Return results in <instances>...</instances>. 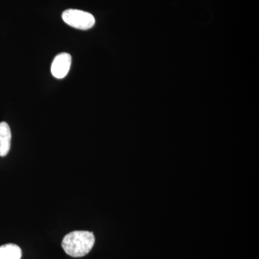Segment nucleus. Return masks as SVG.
<instances>
[{
    "label": "nucleus",
    "instance_id": "nucleus-1",
    "mask_svg": "<svg viewBox=\"0 0 259 259\" xmlns=\"http://www.w3.org/2000/svg\"><path fill=\"white\" fill-rule=\"evenodd\" d=\"M95 242V236L92 232L76 231L65 236L61 245L66 254L81 258L90 253Z\"/></svg>",
    "mask_w": 259,
    "mask_h": 259
},
{
    "label": "nucleus",
    "instance_id": "nucleus-3",
    "mask_svg": "<svg viewBox=\"0 0 259 259\" xmlns=\"http://www.w3.org/2000/svg\"><path fill=\"white\" fill-rule=\"evenodd\" d=\"M71 66V56L68 53H61L56 56L51 64V74L58 79L67 76Z\"/></svg>",
    "mask_w": 259,
    "mask_h": 259
},
{
    "label": "nucleus",
    "instance_id": "nucleus-4",
    "mask_svg": "<svg viewBox=\"0 0 259 259\" xmlns=\"http://www.w3.org/2000/svg\"><path fill=\"white\" fill-rule=\"evenodd\" d=\"M11 145V131L8 123L0 122V156H6L9 153Z\"/></svg>",
    "mask_w": 259,
    "mask_h": 259
},
{
    "label": "nucleus",
    "instance_id": "nucleus-2",
    "mask_svg": "<svg viewBox=\"0 0 259 259\" xmlns=\"http://www.w3.org/2000/svg\"><path fill=\"white\" fill-rule=\"evenodd\" d=\"M62 19L69 26L79 30H89L95 24V19L91 13L80 10H65L62 13Z\"/></svg>",
    "mask_w": 259,
    "mask_h": 259
},
{
    "label": "nucleus",
    "instance_id": "nucleus-5",
    "mask_svg": "<svg viewBox=\"0 0 259 259\" xmlns=\"http://www.w3.org/2000/svg\"><path fill=\"white\" fill-rule=\"evenodd\" d=\"M22 250L18 245L6 244L0 246V259H20Z\"/></svg>",
    "mask_w": 259,
    "mask_h": 259
}]
</instances>
